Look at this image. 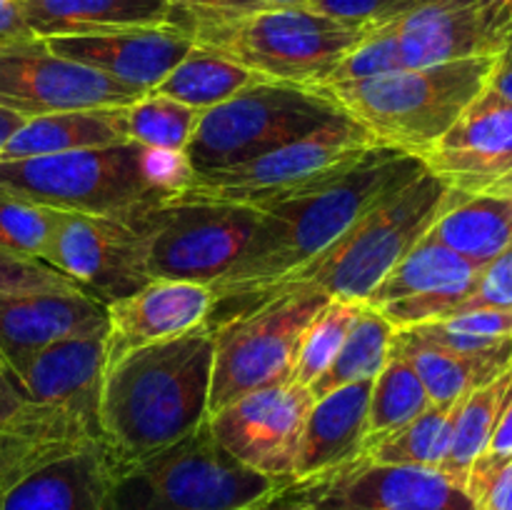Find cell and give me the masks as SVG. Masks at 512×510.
<instances>
[{
    "label": "cell",
    "instance_id": "d6a6232c",
    "mask_svg": "<svg viewBox=\"0 0 512 510\" xmlns=\"http://www.w3.org/2000/svg\"><path fill=\"white\" fill-rule=\"evenodd\" d=\"M205 110L190 108L165 95L148 93L135 103L125 105L128 140L160 153L183 155L190 138L198 130Z\"/></svg>",
    "mask_w": 512,
    "mask_h": 510
},
{
    "label": "cell",
    "instance_id": "c3c4849f",
    "mask_svg": "<svg viewBox=\"0 0 512 510\" xmlns=\"http://www.w3.org/2000/svg\"><path fill=\"white\" fill-rule=\"evenodd\" d=\"M303 0H220V13H243V10H260V8H283V5H300Z\"/></svg>",
    "mask_w": 512,
    "mask_h": 510
},
{
    "label": "cell",
    "instance_id": "52a82bcc",
    "mask_svg": "<svg viewBox=\"0 0 512 510\" xmlns=\"http://www.w3.org/2000/svg\"><path fill=\"white\" fill-rule=\"evenodd\" d=\"M288 483L235 460L205 420L178 443L115 470L110 510H243Z\"/></svg>",
    "mask_w": 512,
    "mask_h": 510
},
{
    "label": "cell",
    "instance_id": "4dcf8cb0",
    "mask_svg": "<svg viewBox=\"0 0 512 510\" xmlns=\"http://www.w3.org/2000/svg\"><path fill=\"white\" fill-rule=\"evenodd\" d=\"M395 328L388 323L383 313L373 305H360L338 355L333 358L330 368L310 385L313 398L333 393L360 380H373L388 363L390 345H393Z\"/></svg>",
    "mask_w": 512,
    "mask_h": 510
},
{
    "label": "cell",
    "instance_id": "681fc988",
    "mask_svg": "<svg viewBox=\"0 0 512 510\" xmlns=\"http://www.w3.org/2000/svg\"><path fill=\"white\" fill-rule=\"evenodd\" d=\"M28 118H23V115L18 113H10V110L0 108V153H3L5 143H8L10 138L15 135V130L20 128V125L25 123Z\"/></svg>",
    "mask_w": 512,
    "mask_h": 510
},
{
    "label": "cell",
    "instance_id": "7402d4cb",
    "mask_svg": "<svg viewBox=\"0 0 512 510\" xmlns=\"http://www.w3.org/2000/svg\"><path fill=\"white\" fill-rule=\"evenodd\" d=\"M393 20L403 68L498 55L508 43L468 0H415Z\"/></svg>",
    "mask_w": 512,
    "mask_h": 510
},
{
    "label": "cell",
    "instance_id": "ee69618b",
    "mask_svg": "<svg viewBox=\"0 0 512 510\" xmlns=\"http://www.w3.org/2000/svg\"><path fill=\"white\" fill-rule=\"evenodd\" d=\"M33 38L25 23L23 0H0V43Z\"/></svg>",
    "mask_w": 512,
    "mask_h": 510
},
{
    "label": "cell",
    "instance_id": "cb8c5ba5",
    "mask_svg": "<svg viewBox=\"0 0 512 510\" xmlns=\"http://www.w3.org/2000/svg\"><path fill=\"white\" fill-rule=\"evenodd\" d=\"M428 235L485 268L512 243V178L475 193L450 190Z\"/></svg>",
    "mask_w": 512,
    "mask_h": 510
},
{
    "label": "cell",
    "instance_id": "83f0119b",
    "mask_svg": "<svg viewBox=\"0 0 512 510\" xmlns=\"http://www.w3.org/2000/svg\"><path fill=\"white\" fill-rule=\"evenodd\" d=\"M512 395V365L495 375L488 383L478 385L465 395L460 405L458 420H455L453 440H450L448 455H445L440 473L460 485H468V475L473 470L475 460L485 453L490 438H493L498 420L503 415Z\"/></svg>",
    "mask_w": 512,
    "mask_h": 510
},
{
    "label": "cell",
    "instance_id": "7a4b0ae2",
    "mask_svg": "<svg viewBox=\"0 0 512 510\" xmlns=\"http://www.w3.org/2000/svg\"><path fill=\"white\" fill-rule=\"evenodd\" d=\"M213 378L210 323L133 350L103 378L98 440L123 470L178 443L208 420Z\"/></svg>",
    "mask_w": 512,
    "mask_h": 510
},
{
    "label": "cell",
    "instance_id": "9a60e30c",
    "mask_svg": "<svg viewBox=\"0 0 512 510\" xmlns=\"http://www.w3.org/2000/svg\"><path fill=\"white\" fill-rule=\"evenodd\" d=\"M315 398L310 388L278 383L253 390L208 415L215 440L248 468L275 480H293L305 420Z\"/></svg>",
    "mask_w": 512,
    "mask_h": 510
},
{
    "label": "cell",
    "instance_id": "603a6c76",
    "mask_svg": "<svg viewBox=\"0 0 512 510\" xmlns=\"http://www.w3.org/2000/svg\"><path fill=\"white\" fill-rule=\"evenodd\" d=\"M373 380H360L315 398L303 428L293 480L313 478L360 458L368 440Z\"/></svg>",
    "mask_w": 512,
    "mask_h": 510
},
{
    "label": "cell",
    "instance_id": "5b68a950",
    "mask_svg": "<svg viewBox=\"0 0 512 510\" xmlns=\"http://www.w3.org/2000/svg\"><path fill=\"white\" fill-rule=\"evenodd\" d=\"M178 25L195 45L213 50L250 73L275 83L318 85L368 33V28L340 23L305 5L243 10H178Z\"/></svg>",
    "mask_w": 512,
    "mask_h": 510
},
{
    "label": "cell",
    "instance_id": "9c48e42d",
    "mask_svg": "<svg viewBox=\"0 0 512 510\" xmlns=\"http://www.w3.org/2000/svg\"><path fill=\"white\" fill-rule=\"evenodd\" d=\"M378 140L355 120L343 118L305 138L250 158L228 170L193 175L173 203H225L265 210L335 178L363 160ZM168 200V203H170Z\"/></svg>",
    "mask_w": 512,
    "mask_h": 510
},
{
    "label": "cell",
    "instance_id": "44dd1931",
    "mask_svg": "<svg viewBox=\"0 0 512 510\" xmlns=\"http://www.w3.org/2000/svg\"><path fill=\"white\" fill-rule=\"evenodd\" d=\"M108 333V310L88 290L0 295V353L18 378L50 345Z\"/></svg>",
    "mask_w": 512,
    "mask_h": 510
},
{
    "label": "cell",
    "instance_id": "f1b7e54d",
    "mask_svg": "<svg viewBox=\"0 0 512 510\" xmlns=\"http://www.w3.org/2000/svg\"><path fill=\"white\" fill-rule=\"evenodd\" d=\"M260 75L250 73L243 65L233 63V60L223 58V55L213 53V50L195 45L168 75L163 83L150 93L165 95L178 103L190 105L198 110H210L215 105L225 103L240 90L250 88V85L260 83Z\"/></svg>",
    "mask_w": 512,
    "mask_h": 510
},
{
    "label": "cell",
    "instance_id": "bcb514c9",
    "mask_svg": "<svg viewBox=\"0 0 512 510\" xmlns=\"http://www.w3.org/2000/svg\"><path fill=\"white\" fill-rule=\"evenodd\" d=\"M468 3L475 5V8L485 15V20H488L500 35L508 38L512 28V0H468Z\"/></svg>",
    "mask_w": 512,
    "mask_h": 510
},
{
    "label": "cell",
    "instance_id": "2e32d148",
    "mask_svg": "<svg viewBox=\"0 0 512 510\" xmlns=\"http://www.w3.org/2000/svg\"><path fill=\"white\" fill-rule=\"evenodd\" d=\"M483 268L425 235L373 290V305L395 330L440 320L465 305Z\"/></svg>",
    "mask_w": 512,
    "mask_h": 510
},
{
    "label": "cell",
    "instance_id": "484cf974",
    "mask_svg": "<svg viewBox=\"0 0 512 510\" xmlns=\"http://www.w3.org/2000/svg\"><path fill=\"white\" fill-rule=\"evenodd\" d=\"M128 143L123 108H88L28 118L5 143L0 160L43 158Z\"/></svg>",
    "mask_w": 512,
    "mask_h": 510
},
{
    "label": "cell",
    "instance_id": "3957f363",
    "mask_svg": "<svg viewBox=\"0 0 512 510\" xmlns=\"http://www.w3.org/2000/svg\"><path fill=\"white\" fill-rule=\"evenodd\" d=\"M193 178L183 155L120 143L43 158L0 160V188L68 213L138 220Z\"/></svg>",
    "mask_w": 512,
    "mask_h": 510
},
{
    "label": "cell",
    "instance_id": "f6af8a7d",
    "mask_svg": "<svg viewBox=\"0 0 512 510\" xmlns=\"http://www.w3.org/2000/svg\"><path fill=\"white\" fill-rule=\"evenodd\" d=\"M485 90L493 93L495 98L505 100V103H512V35L505 48L495 55L493 73H490Z\"/></svg>",
    "mask_w": 512,
    "mask_h": 510
},
{
    "label": "cell",
    "instance_id": "30bf717a",
    "mask_svg": "<svg viewBox=\"0 0 512 510\" xmlns=\"http://www.w3.org/2000/svg\"><path fill=\"white\" fill-rule=\"evenodd\" d=\"M328 295L308 285H288L213 330V378L208 413L270 385L288 383L300 335L325 308Z\"/></svg>",
    "mask_w": 512,
    "mask_h": 510
},
{
    "label": "cell",
    "instance_id": "b9f144b4",
    "mask_svg": "<svg viewBox=\"0 0 512 510\" xmlns=\"http://www.w3.org/2000/svg\"><path fill=\"white\" fill-rule=\"evenodd\" d=\"M30 408H33V403H28L8 360L0 353V430L13 428Z\"/></svg>",
    "mask_w": 512,
    "mask_h": 510
},
{
    "label": "cell",
    "instance_id": "4fadbf2b",
    "mask_svg": "<svg viewBox=\"0 0 512 510\" xmlns=\"http://www.w3.org/2000/svg\"><path fill=\"white\" fill-rule=\"evenodd\" d=\"M288 488L310 510H478L468 488L438 468L385 465L365 455Z\"/></svg>",
    "mask_w": 512,
    "mask_h": 510
},
{
    "label": "cell",
    "instance_id": "e575fe53",
    "mask_svg": "<svg viewBox=\"0 0 512 510\" xmlns=\"http://www.w3.org/2000/svg\"><path fill=\"white\" fill-rule=\"evenodd\" d=\"M58 213L0 188V250L43 260Z\"/></svg>",
    "mask_w": 512,
    "mask_h": 510
},
{
    "label": "cell",
    "instance_id": "ba28073f",
    "mask_svg": "<svg viewBox=\"0 0 512 510\" xmlns=\"http://www.w3.org/2000/svg\"><path fill=\"white\" fill-rule=\"evenodd\" d=\"M343 118L348 115L315 88L260 80L205 110L183 158L193 175L218 173Z\"/></svg>",
    "mask_w": 512,
    "mask_h": 510
},
{
    "label": "cell",
    "instance_id": "f907efd6",
    "mask_svg": "<svg viewBox=\"0 0 512 510\" xmlns=\"http://www.w3.org/2000/svg\"><path fill=\"white\" fill-rule=\"evenodd\" d=\"M180 13H188V10H213L218 8L220 0H170Z\"/></svg>",
    "mask_w": 512,
    "mask_h": 510
},
{
    "label": "cell",
    "instance_id": "8fae6325",
    "mask_svg": "<svg viewBox=\"0 0 512 510\" xmlns=\"http://www.w3.org/2000/svg\"><path fill=\"white\" fill-rule=\"evenodd\" d=\"M260 210L225 203H165L140 218L150 280L215 285L248 248Z\"/></svg>",
    "mask_w": 512,
    "mask_h": 510
},
{
    "label": "cell",
    "instance_id": "f546056e",
    "mask_svg": "<svg viewBox=\"0 0 512 510\" xmlns=\"http://www.w3.org/2000/svg\"><path fill=\"white\" fill-rule=\"evenodd\" d=\"M463 398L453 403H430L428 408L405 425L395 428L385 438L365 448V458L385 465H418V468H440L453 440Z\"/></svg>",
    "mask_w": 512,
    "mask_h": 510
},
{
    "label": "cell",
    "instance_id": "ffe728a7",
    "mask_svg": "<svg viewBox=\"0 0 512 510\" xmlns=\"http://www.w3.org/2000/svg\"><path fill=\"white\" fill-rule=\"evenodd\" d=\"M215 308L208 285L183 280H150L135 293L105 305V373L133 350L180 338L210 320Z\"/></svg>",
    "mask_w": 512,
    "mask_h": 510
},
{
    "label": "cell",
    "instance_id": "ab89813d",
    "mask_svg": "<svg viewBox=\"0 0 512 510\" xmlns=\"http://www.w3.org/2000/svg\"><path fill=\"white\" fill-rule=\"evenodd\" d=\"M443 330L470 338L485 340H510L512 338V310L508 308H470L445 315L440 320H430Z\"/></svg>",
    "mask_w": 512,
    "mask_h": 510
},
{
    "label": "cell",
    "instance_id": "7c38bea8",
    "mask_svg": "<svg viewBox=\"0 0 512 510\" xmlns=\"http://www.w3.org/2000/svg\"><path fill=\"white\" fill-rule=\"evenodd\" d=\"M145 90L65 60L43 38L0 43V108L23 118L88 108H123Z\"/></svg>",
    "mask_w": 512,
    "mask_h": 510
},
{
    "label": "cell",
    "instance_id": "5bb4252c",
    "mask_svg": "<svg viewBox=\"0 0 512 510\" xmlns=\"http://www.w3.org/2000/svg\"><path fill=\"white\" fill-rule=\"evenodd\" d=\"M43 260L103 305L150 283L140 218L120 220L60 210Z\"/></svg>",
    "mask_w": 512,
    "mask_h": 510
},
{
    "label": "cell",
    "instance_id": "7dc6e473",
    "mask_svg": "<svg viewBox=\"0 0 512 510\" xmlns=\"http://www.w3.org/2000/svg\"><path fill=\"white\" fill-rule=\"evenodd\" d=\"M288 485H283L280 490L270 493L268 498L258 500V503L248 505V508H243V510H310L308 505H303L293 493H290Z\"/></svg>",
    "mask_w": 512,
    "mask_h": 510
},
{
    "label": "cell",
    "instance_id": "74e56055",
    "mask_svg": "<svg viewBox=\"0 0 512 510\" xmlns=\"http://www.w3.org/2000/svg\"><path fill=\"white\" fill-rule=\"evenodd\" d=\"M413 3L415 0H303L300 5L340 23L355 25V28H370V25L395 18Z\"/></svg>",
    "mask_w": 512,
    "mask_h": 510
},
{
    "label": "cell",
    "instance_id": "8992f818",
    "mask_svg": "<svg viewBox=\"0 0 512 510\" xmlns=\"http://www.w3.org/2000/svg\"><path fill=\"white\" fill-rule=\"evenodd\" d=\"M448 195V185L425 168L413 183L360 215L325 253L280 280L270 293L288 285H308L330 300L368 303L385 275L430 233Z\"/></svg>",
    "mask_w": 512,
    "mask_h": 510
},
{
    "label": "cell",
    "instance_id": "60d3db41",
    "mask_svg": "<svg viewBox=\"0 0 512 510\" xmlns=\"http://www.w3.org/2000/svg\"><path fill=\"white\" fill-rule=\"evenodd\" d=\"M510 458H512V395L508 405H505L503 415H500L498 428H495L488 448H485V453L475 460L473 470H470L468 475V485H465V488H468V493L473 495V500L475 495H478V490L488 483L490 475H493L495 470Z\"/></svg>",
    "mask_w": 512,
    "mask_h": 510
},
{
    "label": "cell",
    "instance_id": "836d02e7",
    "mask_svg": "<svg viewBox=\"0 0 512 510\" xmlns=\"http://www.w3.org/2000/svg\"><path fill=\"white\" fill-rule=\"evenodd\" d=\"M363 303H343V300H328L325 308L308 323L300 335L295 363L290 370V380L303 388H310L325 370L330 368L338 355L355 315Z\"/></svg>",
    "mask_w": 512,
    "mask_h": 510
},
{
    "label": "cell",
    "instance_id": "d590c367",
    "mask_svg": "<svg viewBox=\"0 0 512 510\" xmlns=\"http://www.w3.org/2000/svg\"><path fill=\"white\" fill-rule=\"evenodd\" d=\"M393 70H403V58H400L395 20L388 18L383 23L370 25L368 33L345 53V58L335 65L333 73L323 83H348V80L378 78V75L393 73Z\"/></svg>",
    "mask_w": 512,
    "mask_h": 510
},
{
    "label": "cell",
    "instance_id": "277c9868",
    "mask_svg": "<svg viewBox=\"0 0 512 510\" xmlns=\"http://www.w3.org/2000/svg\"><path fill=\"white\" fill-rule=\"evenodd\" d=\"M495 55L403 68L378 78L310 85L380 145L423 158L488 85Z\"/></svg>",
    "mask_w": 512,
    "mask_h": 510
},
{
    "label": "cell",
    "instance_id": "ac0fdd59",
    "mask_svg": "<svg viewBox=\"0 0 512 510\" xmlns=\"http://www.w3.org/2000/svg\"><path fill=\"white\" fill-rule=\"evenodd\" d=\"M43 40L60 58L98 70L145 93L158 88L165 75L195 48L193 35L178 23Z\"/></svg>",
    "mask_w": 512,
    "mask_h": 510
},
{
    "label": "cell",
    "instance_id": "d4e9b609",
    "mask_svg": "<svg viewBox=\"0 0 512 510\" xmlns=\"http://www.w3.org/2000/svg\"><path fill=\"white\" fill-rule=\"evenodd\" d=\"M25 23L35 38L90 35L178 20L170 0H23Z\"/></svg>",
    "mask_w": 512,
    "mask_h": 510
},
{
    "label": "cell",
    "instance_id": "816d5d0a",
    "mask_svg": "<svg viewBox=\"0 0 512 510\" xmlns=\"http://www.w3.org/2000/svg\"><path fill=\"white\" fill-rule=\"evenodd\" d=\"M510 35H512V28H510ZM510 35H508V38H510Z\"/></svg>",
    "mask_w": 512,
    "mask_h": 510
},
{
    "label": "cell",
    "instance_id": "8d00e7d4",
    "mask_svg": "<svg viewBox=\"0 0 512 510\" xmlns=\"http://www.w3.org/2000/svg\"><path fill=\"white\" fill-rule=\"evenodd\" d=\"M53 290H85L73 278L38 258L0 250V295L53 293Z\"/></svg>",
    "mask_w": 512,
    "mask_h": 510
},
{
    "label": "cell",
    "instance_id": "d6986e66",
    "mask_svg": "<svg viewBox=\"0 0 512 510\" xmlns=\"http://www.w3.org/2000/svg\"><path fill=\"white\" fill-rule=\"evenodd\" d=\"M105 378V333L60 340L40 350L18 373L28 403L58 413L98 440L100 390Z\"/></svg>",
    "mask_w": 512,
    "mask_h": 510
},
{
    "label": "cell",
    "instance_id": "1f68e13d",
    "mask_svg": "<svg viewBox=\"0 0 512 510\" xmlns=\"http://www.w3.org/2000/svg\"><path fill=\"white\" fill-rule=\"evenodd\" d=\"M430 405L428 390L420 383L418 373L413 365L390 350L388 363L383 365L378 375L373 378V390H370L368 405V440L365 448L375 440L385 438L395 428L413 420L415 415L423 413ZM365 453V450H363Z\"/></svg>",
    "mask_w": 512,
    "mask_h": 510
},
{
    "label": "cell",
    "instance_id": "e0dca14e",
    "mask_svg": "<svg viewBox=\"0 0 512 510\" xmlns=\"http://www.w3.org/2000/svg\"><path fill=\"white\" fill-rule=\"evenodd\" d=\"M420 160L455 193L512 178V103L483 90Z\"/></svg>",
    "mask_w": 512,
    "mask_h": 510
},
{
    "label": "cell",
    "instance_id": "4316f807",
    "mask_svg": "<svg viewBox=\"0 0 512 510\" xmlns=\"http://www.w3.org/2000/svg\"><path fill=\"white\" fill-rule=\"evenodd\" d=\"M390 350L413 365L430 403H453L512 365V343L485 355H460L428 343L410 330H395Z\"/></svg>",
    "mask_w": 512,
    "mask_h": 510
},
{
    "label": "cell",
    "instance_id": "f35d334b",
    "mask_svg": "<svg viewBox=\"0 0 512 510\" xmlns=\"http://www.w3.org/2000/svg\"><path fill=\"white\" fill-rule=\"evenodd\" d=\"M470 308H508L512 310V243L480 273L473 293L460 310ZM458 313V310H455ZM453 315V313H450Z\"/></svg>",
    "mask_w": 512,
    "mask_h": 510
},
{
    "label": "cell",
    "instance_id": "7bdbcfd3",
    "mask_svg": "<svg viewBox=\"0 0 512 510\" xmlns=\"http://www.w3.org/2000/svg\"><path fill=\"white\" fill-rule=\"evenodd\" d=\"M478 510H512V458L505 460L475 495Z\"/></svg>",
    "mask_w": 512,
    "mask_h": 510
},
{
    "label": "cell",
    "instance_id": "6da1fadb",
    "mask_svg": "<svg viewBox=\"0 0 512 510\" xmlns=\"http://www.w3.org/2000/svg\"><path fill=\"white\" fill-rule=\"evenodd\" d=\"M425 173V163L378 145L335 178L260 210V223L238 263L213 290L215 303L258 300L330 248L375 203Z\"/></svg>",
    "mask_w": 512,
    "mask_h": 510
}]
</instances>
